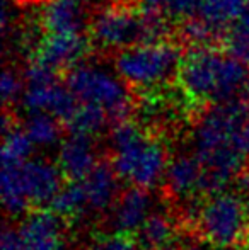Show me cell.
I'll use <instances>...</instances> for the list:
<instances>
[{"label": "cell", "mask_w": 249, "mask_h": 250, "mask_svg": "<svg viewBox=\"0 0 249 250\" xmlns=\"http://www.w3.org/2000/svg\"><path fill=\"white\" fill-rule=\"evenodd\" d=\"M173 214L189 237L220 249L249 250V201L236 189L195 196L173 209Z\"/></svg>", "instance_id": "1"}, {"label": "cell", "mask_w": 249, "mask_h": 250, "mask_svg": "<svg viewBox=\"0 0 249 250\" xmlns=\"http://www.w3.org/2000/svg\"><path fill=\"white\" fill-rule=\"evenodd\" d=\"M176 79L189 101L224 104L249 90V66L213 46L191 48L181 60Z\"/></svg>", "instance_id": "2"}, {"label": "cell", "mask_w": 249, "mask_h": 250, "mask_svg": "<svg viewBox=\"0 0 249 250\" xmlns=\"http://www.w3.org/2000/svg\"><path fill=\"white\" fill-rule=\"evenodd\" d=\"M171 19L136 5L111 3L96 12L89 24L91 41L103 50H123L138 43L169 40Z\"/></svg>", "instance_id": "3"}, {"label": "cell", "mask_w": 249, "mask_h": 250, "mask_svg": "<svg viewBox=\"0 0 249 250\" xmlns=\"http://www.w3.org/2000/svg\"><path fill=\"white\" fill-rule=\"evenodd\" d=\"M183 56L181 46L173 40L138 43L116 51L114 70L130 87L160 89L173 77H178Z\"/></svg>", "instance_id": "4"}, {"label": "cell", "mask_w": 249, "mask_h": 250, "mask_svg": "<svg viewBox=\"0 0 249 250\" xmlns=\"http://www.w3.org/2000/svg\"><path fill=\"white\" fill-rule=\"evenodd\" d=\"M65 83L79 102L96 104L108 112L111 125L128 121L133 112V96L130 85L114 70L92 62H80L67 70Z\"/></svg>", "instance_id": "5"}, {"label": "cell", "mask_w": 249, "mask_h": 250, "mask_svg": "<svg viewBox=\"0 0 249 250\" xmlns=\"http://www.w3.org/2000/svg\"><path fill=\"white\" fill-rule=\"evenodd\" d=\"M62 216L48 208L26 213L19 228L9 225L2 231V250H65V228Z\"/></svg>", "instance_id": "6"}, {"label": "cell", "mask_w": 249, "mask_h": 250, "mask_svg": "<svg viewBox=\"0 0 249 250\" xmlns=\"http://www.w3.org/2000/svg\"><path fill=\"white\" fill-rule=\"evenodd\" d=\"M9 167L16 168L17 181L24 196L29 201L31 209L50 204L65 182L58 164L55 165L45 158H29L21 165H9Z\"/></svg>", "instance_id": "7"}, {"label": "cell", "mask_w": 249, "mask_h": 250, "mask_svg": "<svg viewBox=\"0 0 249 250\" xmlns=\"http://www.w3.org/2000/svg\"><path fill=\"white\" fill-rule=\"evenodd\" d=\"M89 38L82 33H46L34 46L31 60L55 72H67L89 53Z\"/></svg>", "instance_id": "8"}, {"label": "cell", "mask_w": 249, "mask_h": 250, "mask_svg": "<svg viewBox=\"0 0 249 250\" xmlns=\"http://www.w3.org/2000/svg\"><path fill=\"white\" fill-rule=\"evenodd\" d=\"M19 102L27 114L50 112L60 119L63 125L72 118L80 104L68 85L65 82L62 83L58 79L51 82L26 83Z\"/></svg>", "instance_id": "9"}, {"label": "cell", "mask_w": 249, "mask_h": 250, "mask_svg": "<svg viewBox=\"0 0 249 250\" xmlns=\"http://www.w3.org/2000/svg\"><path fill=\"white\" fill-rule=\"evenodd\" d=\"M203 167L195 153H183L167 164L164 174V196L173 203L171 211L176 209L188 199L200 196V181Z\"/></svg>", "instance_id": "10"}, {"label": "cell", "mask_w": 249, "mask_h": 250, "mask_svg": "<svg viewBox=\"0 0 249 250\" xmlns=\"http://www.w3.org/2000/svg\"><path fill=\"white\" fill-rule=\"evenodd\" d=\"M152 208V194L150 189L140 186H130L123 189L111 206L110 227L111 233L132 235L138 231L143 221L149 218Z\"/></svg>", "instance_id": "11"}, {"label": "cell", "mask_w": 249, "mask_h": 250, "mask_svg": "<svg viewBox=\"0 0 249 250\" xmlns=\"http://www.w3.org/2000/svg\"><path fill=\"white\" fill-rule=\"evenodd\" d=\"M99 160L94 136L80 133H68L58 151V167L62 168L65 181L86 179Z\"/></svg>", "instance_id": "12"}, {"label": "cell", "mask_w": 249, "mask_h": 250, "mask_svg": "<svg viewBox=\"0 0 249 250\" xmlns=\"http://www.w3.org/2000/svg\"><path fill=\"white\" fill-rule=\"evenodd\" d=\"M120 181L121 177L118 175L110 157L101 158L96 164V167L89 172V175L82 179L92 213L94 211L104 213L106 209H111V206L121 192Z\"/></svg>", "instance_id": "13"}, {"label": "cell", "mask_w": 249, "mask_h": 250, "mask_svg": "<svg viewBox=\"0 0 249 250\" xmlns=\"http://www.w3.org/2000/svg\"><path fill=\"white\" fill-rule=\"evenodd\" d=\"M86 21V0H48L41 12V26L46 33H82Z\"/></svg>", "instance_id": "14"}, {"label": "cell", "mask_w": 249, "mask_h": 250, "mask_svg": "<svg viewBox=\"0 0 249 250\" xmlns=\"http://www.w3.org/2000/svg\"><path fill=\"white\" fill-rule=\"evenodd\" d=\"M180 228V221L173 213H152L135 233V240L138 242L140 247H178V230Z\"/></svg>", "instance_id": "15"}, {"label": "cell", "mask_w": 249, "mask_h": 250, "mask_svg": "<svg viewBox=\"0 0 249 250\" xmlns=\"http://www.w3.org/2000/svg\"><path fill=\"white\" fill-rule=\"evenodd\" d=\"M53 213L62 216L67 223L82 220L86 214L91 213L89 198L82 181H65L58 194L48 204Z\"/></svg>", "instance_id": "16"}, {"label": "cell", "mask_w": 249, "mask_h": 250, "mask_svg": "<svg viewBox=\"0 0 249 250\" xmlns=\"http://www.w3.org/2000/svg\"><path fill=\"white\" fill-rule=\"evenodd\" d=\"M111 125V119L103 107L96 104L80 102L73 116L65 123L67 133H80L96 138Z\"/></svg>", "instance_id": "17"}, {"label": "cell", "mask_w": 249, "mask_h": 250, "mask_svg": "<svg viewBox=\"0 0 249 250\" xmlns=\"http://www.w3.org/2000/svg\"><path fill=\"white\" fill-rule=\"evenodd\" d=\"M23 128L36 146L57 145L67 131L65 125L50 112H31Z\"/></svg>", "instance_id": "18"}, {"label": "cell", "mask_w": 249, "mask_h": 250, "mask_svg": "<svg viewBox=\"0 0 249 250\" xmlns=\"http://www.w3.org/2000/svg\"><path fill=\"white\" fill-rule=\"evenodd\" d=\"M246 3L248 0H200L196 16L226 31L241 17Z\"/></svg>", "instance_id": "19"}, {"label": "cell", "mask_w": 249, "mask_h": 250, "mask_svg": "<svg viewBox=\"0 0 249 250\" xmlns=\"http://www.w3.org/2000/svg\"><path fill=\"white\" fill-rule=\"evenodd\" d=\"M224 33H226L224 29H219L200 16H193L183 21V26H181V38L191 48L213 46L219 41L222 43Z\"/></svg>", "instance_id": "20"}, {"label": "cell", "mask_w": 249, "mask_h": 250, "mask_svg": "<svg viewBox=\"0 0 249 250\" xmlns=\"http://www.w3.org/2000/svg\"><path fill=\"white\" fill-rule=\"evenodd\" d=\"M33 140L27 136L24 128L14 126L7 133H3V145H2V167L9 165H21L33 155L34 150Z\"/></svg>", "instance_id": "21"}, {"label": "cell", "mask_w": 249, "mask_h": 250, "mask_svg": "<svg viewBox=\"0 0 249 250\" xmlns=\"http://www.w3.org/2000/svg\"><path fill=\"white\" fill-rule=\"evenodd\" d=\"M2 201L5 213L12 218L31 211V204L21 189L14 167H2Z\"/></svg>", "instance_id": "22"}, {"label": "cell", "mask_w": 249, "mask_h": 250, "mask_svg": "<svg viewBox=\"0 0 249 250\" xmlns=\"http://www.w3.org/2000/svg\"><path fill=\"white\" fill-rule=\"evenodd\" d=\"M224 51L249 66V26L236 21L226 29L222 38Z\"/></svg>", "instance_id": "23"}, {"label": "cell", "mask_w": 249, "mask_h": 250, "mask_svg": "<svg viewBox=\"0 0 249 250\" xmlns=\"http://www.w3.org/2000/svg\"><path fill=\"white\" fill-rule=\"evenodd\" d=\"M24 77H21V73H17L14 68H3L2 72V82H0V89H2V101L3 105L9 107L14 102L21 101V96L24 92Z\"/></svg>", "instance_id": "24"}, {"label": "cell", "mask_w": 249, "mask_h": 250, "mask_svg": "<svg viewBox=\"0 0 249 250\" xmlns=\"http://www.w3.org/2000/svg\"><path fill=\"white\" fill-rule=\"evenodd\" d=\"M87 250H140V245L132 235L111 233L97 237Z\"/></svg>", "instance_id": "25"}, {"label": "cell", "mask_w": 249, "mask_h": 250, "mask_svg": "<svg viewBox=\"0 0 249 250\" xmlns=\"http://www.w3.org/2000/svg\"><path fill=\"white\" fill-rule=\"evenodd\" d=\"M180 250H229V249L215 247V245L208 244V242L200 240V238H196V237H191L183 247H180Z\"/></svg>", "instance_id": "26"}, {"label": "cell", "mask_w": 249, "mask_h": 250, "mask_svg": "<svg viewBox=\"0 0 249 250\" xmlns=\"http://www.w3.org/2000/svg\"><path fill=\"white\" fill-rule=\"evenodd\" d=\"M237 21H239V22H243V24H246V26H249V0H248L246 7L243 9V14H241V17Z\"/></svg>", "instance_id": "27"}]
</instances>
